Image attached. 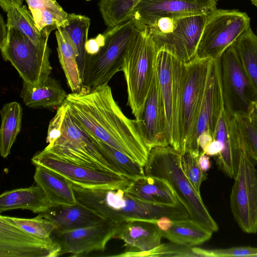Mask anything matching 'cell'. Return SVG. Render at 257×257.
<instances>
[{
	"mask_svg": "<svg viewBox=\"0 0 257 257\" xmlns=\"http://www.w3.org/2000/svg\"><path fill=\"white\" fill-rule=\"evenodd\" d=\"M155 66L164 102L169 146L179 152L184 63L168 51L160 49L157 51Z\"/></svg>",
	"mask_w": 257,
	"mask_h": 257,
	"instance_id": "obj_9",
	"label": "cell"
},
{
	"mask_svg": "<svg viewBox=\"0 0 257 257\" xmlns=\"http://www.w3.org/2000/svg\"><path fill=\"white\" fill-rule=\"evenodd\" d=\"M196 256L229 257V256H253L257 257V247L251 246H235L226 248L203 249L192 247Z\"/></svg>",
	"mask_w": 257,
	"mask_h": 257,
	"instance_id": "obj_40",
	"label": "cell"
},
{
	"mask_svg": "<svg viewBox=\"0 0 257 257\" xmlns=\"http://www.w3.org/2000/svg\"><path fill=\"white\" fill-rule=\"evenodd\" d=\"M198 164L200 168L204 172L208 171L211 166L210 157L201 151L197 158Z\"/></svg>",
	"mask_w": 257,
	"mask_h": 257,
	"instance_id": "obj_42",
	"label": "cell"
},
{
	"mask_svg": "<svg viewBox=\"0 0 257 257\" xmlns=\"http://www.w3.org/2000/svg\"><path fill=\"white\" fill-rule=\"evenodd\" d=\"M126 186L89 189L72 184L79 202L101 217L116 222L132 219L154 220L162 217L175 220L189 217L181 203L167 205L146 202L127 192Z\"/></svg>",
	"mask_w": 257,
	"mask_h": 257,
	"instance_id": "obj_2",
	"label": "cell"
},
{
	"mask_svg": "<svg viewBox=\"0 0 257 257\" xmlns=\"http://www.w3.org/2000/svg\"><path fill=\"white\" fill-rule=\"evenodd\" d=\"M85 1H87V2H88V1H92V0H85Z\"/></svg>",
	"mask_w": 257,
	"mask_h": 257,
	"instance_id": "obj_48",
	"label": "cell"
},
{
	"mask_svg": "<svg viewBox=\"0 0 257 257\" xmlns=\"http://www.w3.org/2000/svg\"><path fill=\"white\" fill-rule=\"evenodd\" d=\"M142 29L134 19L107 28L102 33L103 45L95 53L86 55L82 74V87L92 89L108 84L111 78L121 71L125 52L137 33Z\"/></svg>",
	"mask_w": 257,
	"mask_h": 257,
	"instance_id": "obj_5",
	"label": "cell"
},
{
	"mask_svg": "<svg viewBox=\"0 0 257 257\" xmlns=\"http://www.w3.org/2000/svg\"><path fill=\"white\" fill-rule=\"evenodd\" d=\"M36 165H40L62 176L72 184L89 189H99L127 186V178L117 174L99 171L70 163L55 157L44 150L31 159Z\"/></svg>",
	"mask_w": 257,
	"mask_h": 257,
	"instance_id": "obj_14",
	"label": "cell"
},
{
	"mask_svg": "<svg viewBox=\"0 0 257 257\" xmlns=\"http://www.w3.org/2000/svg\"><path fill=\"white\" fill-rule=\"evenodd\" d=\"M213 140V137L209 133L204 132L201 134L198 138L197 143L201 151Z\"/></svg>",
	"mask_w": 257,
	"mask_h": 257,
	"instance_id": "obj_43",
	"label": "cell"
},
{
	"mask_svg": "<svg viewBox=\"0 0 257 257\" xmlns=\"http://www.w3.org/2000/svg\"><path fill=\"white\" fill-rule=\"evenodd\" d=\"M55 36L59 60L68 85L72 92H78L82 87V80L77 61L76 46L70 35L61 27L57 28Z\"/></svg>",
	"mask_w": 257,
	"mask_h": 257,
	"instance_id": "obj_26",
	"label": "cell"
},
{
	"mask_svg": "<svg viewBox=\"0 0 257 257\" xmlns=\"http://www.w3.org/2000/svg\"><path fill=\"white\" fill-rule=\"evenodd\" d=\"M254 107H255L256 110L257 111V101L256 102V103L254 104Z\"/></svg>",
	"mask_w": 257,
	"mask_h": 257,
	"instance_id": "obj_47",
	"label": "cell"
},
{
	"mask_svg": "<svg viewBox=\"0 0 257 257\" xmlns=\"http://www.w3.org/2000/svg\"><path fill=\"white\" fill-rule=\"evenodd\" d=\"M56 225V232H65L94 224L103 218L77 201L74 205H52L40 213Z\"/></svg>",
	"mask_w": 257,
	"mask_h": 257,
	"instance_id": "obj_21",
	"label": "cell"
},
{
	"mask_svg": "<svg viewBox=\"0 0 257 257\" xmlns=\"http://www.w3.org/2000/svg\"><path fill=\"white\" fill-rule=\"evenodd\" d=\"M7 14V25L15 28L26 35L34 44L40 48L48 47L50 32H40L37 28L32 15L25 5L8 6L4 10Z\"/></svg>",
	"mask_w": 257,
	"mask_h": 257,
	"instance_id": "obj_30",
	"label": "cell"
},
{
	"mask_svg": "<svg viewBox=\"0 0 257 257\" xmlns=\"http://www.w3.org/2000/svg\"><path fill=\"white\" fill-rule=\"evenodd\" d=\"M224 108L222 96L219 58L211 61L206 88L200 109L196 126L188 152L197 158L201 152L197 140L204 132L214 138L217 123Z\"/></svg>",
	"mask_w": 257,
	"mask_h": 257,
	"instance_id": "obj_17",
	"label": "cell"
},
{
	"mask_svg": "<svg viewBox=\"0 0 257 257\" xmlns=\"http://www.w3.org/2000/svg\"><path fill=\"white\" fill-rule=\"evenodd\" d=\"M46 142L48 145L44 150L59 159L117 174L94 141L73 118L65 102L49 122Z\"/></svg>",
	"mask_w": 257,
	"mask_h": 257,
	"instance_id": "obj_3",
	"label": "cell"
},
{
	"mask_svg": "<svg viewBox=\"0 0 257 257\" xmlns=\"http://www.w3.org/2000/svg\"><path fill=\"white\" fill-rule=\"evenodd\" d=\"M224 106L231 116L251 110L257 101L253 88L232 44L219 57Z\"/></svg>",
	"mask_w": 257,
	"mask_h": 257,
	"instance_id": "obj_13",
	"label": "cell"
},
{
	"mask_svg": "<svg viewBox=\"0 0 257 257\" xmlns=\"http://www.w3.org/2000/svg\"><path fill=\"white\" fill-rule=\"evenodd\" d=\"M181 164L189 181L195 190L200 193L201 185L207 178L206 172L201 170L198 164L197 158L188 151L181 154Z\"/></svg>",
	"mask_w": 257,
	"mask_h": 257,
	"instance_id": "obj_39",
	"label": "cell"
},
{
	"mask_svg": "<svg viewBox=\"0 0 257 257\" xmlns=\"http://www.w3.org/2000/svg\"><path fill=\"white\" fill-rule=\"evenodd\" d=\"M195 57L184 63L181 97L179 153L189 151L202 104L211 61Z\"/></svg>",
	"mask_w": 257,
	"mask_h": 257,
	"instance_id": "obj_11",
	"label": "cell"
},
{
	"mask_svg": "<svg viewBox=\"0 0 257 257\" xmlns=\"http://www.w3.org/2000/svg\"><path fill=\"white\" fill-rule=\"evenodd\" d=\"M232 117L224 108L217 123L214 140L220 142L223 146L221 153L215 157L218 168L228 177L234 179L238 171L240 159L233 153L230 137Z\"/></svg>",
	"mask_w": 257,
	"mask_h": 257,
	"instance_id": "obj_29",
	"label": "cell"
},
{
	"mask_svg": "<svg viewBox=\"0 0 257 257\" xmlns=\"http://www.w3.org/2000/svg\"><path fill=\"white\" fill-rule=\"evenodd\" d=\"M125 191L133 196L150 203L174 205L181 203L166 180L145 175L130 180Z\"/></svg>",
	"mask_w": 257,
	"mask_h": 257,
	"instance_id": "obj_22",
	"label": "cell"
},
{
	"mask_svg": "<svg viewBox=\"0 0 257 257\" xmlns=\"http://www.w3.org/2000/svg\"><path fill=\"white\" fill-rule=\"evenodd\" d=\"M85 132L101 151L118 174L122 175L130 180L145 175L144 167L138 162L87 131H85Z\"/></svg>",
	"mask_w": 257,
	"mask_h": 257,
	"instance_id": "obj_33",
	"label": "cell"
},
{
	"mask_svg": "<svg viewBox=\"0 0 257 257\" xmlns=\"http://www.w3.org/2000/svg\"><path fill=\"white\" fill-rule=\"evenodd\" d=\"M223 146L221 143L218 141L214 140L202 151L205 154L209 156H217L222 151Z\"/></svg>",
	"mask_w": 257,
	"mask_h": 257,
	"instance_id": "obj_41",
	"label": "cell"
},
{
	"mask_svg": "<svg viewBox=\"0 0 257 257\" xmlns=\"http://www.w3.org/2000/svg\"><path fill=\"white\" fill-rule=\"evenodd\" d=\"M213 233L189 217L173 220L171 227L162 231L163 237L169 241L190 247L208 241Z\"/></svg>",
	"mask_w": 257,
	"mask_h": 257,
	"instance_id": "obj_28",
	"label": "cell"
},
{
	"mask_svg": "<svg viewBox=\"0 0 257 257\" xmlns=\"http://www.w3.org/2000/svg\"><path fill=\"white\" fill-rule=\"evenodd\" d=\"M157 220V219H156ZM132 219L120 223L114 238L122 240L125 251L151 250L161 244L162 231L156 220Z\"/></svg>",
	"mask_w": 257,
	"mask_h": 257,
	"instance_id": "obj_20",
	"label": "cell"
},
{
	"mask_svg": "<svg viewBox=\"0 0 257 257\" xmlns=\"http://www.w3.org/2000/svg\"><path fill=\"white\" fill-rule=\"evenodd\" d=\"M8 28L7 38L0 41L3 59L11 63L23 82L33 86L43 84L52 70L51 49L40 48L18 29Z\"/></svg>",
	"mask_w": 257,
	"mask_h": 257,
	"instance_id": "obj_8",
	"label": "cell"
},
{
	"mask_svg": "<svg viewBox=\"0 0 257 257\" xmlns=\"http://www.w3.org/2000/svg\"><path fill=\"white\" fill-rule=\"evenodd\" d=\"M157 51L144 28L137 33L124 57L121 71L127 85V105L136 118L141 113L151 87Z\"/></svg>",
	"mask_w": 257,
	"mask_h": 257,
	"instance_id": "obj_6",
	"label": "cell"
},
{
	"mask_svg": "<svg viewBox=\"0 0 257 257\" xmlns=\"http://www.w3.org/2000/svg\"><path fill=\"white\" fill-rule=\"evenodd\" d=\"M120 223L103 218L97 223L65 232H56L52 237L60 246V256L69 253L84 256L93 251H104L114 238Z\"/></svg>",
	"mask_w": 257,
	"mask_h": 257,
	"instance_id": "obj_15",
	"label": "cell"
},
{
	"mask_svg": "<svg viewBox=\"0 0 257 257\" xmlns=\"http://www.w3.org/2000/svg\"><path fill=\"white\" fill-rule=\"evenodd\" d=\"M60 248L52 237L30 234L0 215V257H56Z\"/></svg>",
	"mask_w": 257,
	"mask_h": 257,
	"instance_id": "obj_16",
	"label": "cell"
},
{
	"mask_svg": "<svg viewBox=\"0 0 257 257\" xmlns=\"http://www.w3.org/2000/svg\"><path fill=\"white\" fill-rule=\"evenodd\" d=\"M243 68L257 93V35L249 27L232 44Z\"/></svg>",
	"mask_w": 257,
	"mask_h": 257,
	"instance_id": "obj_32",
	"label": "cell"
},
{
	"mask_svg": "<svg viewBox=\"0 0 257 257\" xmlns=\"http://www.w3.org/2000/svg\"><path fill=\"white\" fill-rule=\"evenodd\" d=\"M135 123L149 150L169 146L165 108L156 71L142 111Z\"/></svg>",
	"mask_w": 257,
	"mask_h": 257,
	"instance_id": "obj_18",
	"label": "cell"
},
{
	"mask_svg": "<svg viewBox=\"0 0 257 257\" xmlns=\"http://www.w3.org/2000/svg\"><path fill=\"white\" fill-rule=\"evenodd\" d=\"M27 3L40 32H51L67 23L68 13L56 0H23Z\"/></svg>",
	"mask_w": 257,
	"mask_h": 257,
	"instance_id": "obj_27",
	"label": "cell"
},
{
	"mask_svg": "<svg viewBox=\"0 0 257 257\" xmlns=\"http://www.w3.org/2000/svg\"><path fill=\"white\" fill-rule=\"evenodd\" d=\"M68 110L85 131L121 151L144 167L149 150L140 137L135 119L123 113L108 84L67 95Z\"/></svg>",
	"mask_w": 257,
	"mask_h": 257,
	"instance_id": "obj_1",
	"label": "cell"
},
{
	"mask_svg": "<svg viewBox=\"0 0 257 257\" xmlns=\"http://www.w3.org/2000/svg\"><path fill=\"white\" fill-rule=\"evenodd\" d=\"M111 256L117 257L196 256L192 250V247L178 244L171 241L160 244L148 251L140 252L124 251L120 254Z\"/></svg>",
	"mask_w": 257,
	"mask_h": 257,
	"instance_id": "obj_38",
	"label": "cell"
},
{
	"mask_svg": "<svg viewBox=\"0 0 257 257\" xmlns=\"http://www.w3.org/2000/svg\"><path fill=\"white\" fill-rule=\"evenodd\" d=\"M23 0H0V6L4 11L7 7L15 5L22 6Z\"/></svg>",
	"mask_w": 257,
	"mask_h": 257,
	"instance_id": "obj_45",
	"label": "cell"
},
{
	"mask_svg": "<svg viewBox=\"0 0 257 257\" xmlns=\"http://www.w3.org/2000/svg\"><path fill=\"white\" fill-rule=\"evenodd\" d=\"M34 179L52 205H74L77 203L72 183L59 174L36 165Z\"/></svg>",
	"mask_w": 257,
	"mask_h": 257,
	"instance_id": "obj_23",
	"label": "cell"
},
{
	"mask_svg": "<svg viewBox=\"0 0 257 257\" xmlns=\"http://www.w3.org/2000/svg\"><path fill=\"white\" fill-rule=\"evenodd\" d=\"M172 219L168 217H162L156 220V223L159 228L164 231L168 230L171 226Z\"/></svg>",
	"mask_w": 257,
	"mask_h": 257,
	"instance_id": "obj_44",
	"label": "cell"
},
{
	"mask_svg": "<svg viewBox=\"0 0 257 257\" xmlns=\"http://www.w3.org/2000/svg\"><path fill=\"white\" fill-rule=\"evenodd\" d=\"M52 206L42 189L37 184L13 189L0 195V213L14 209H26L41 213Z\"/></svg>",
	"mask_w": 257,
	"mask_h": 257,
	"instance_id": "obj_25",
	"label": "cell"
},
{
	"mask_svg": "<svg viewBox=\"0 0 257 257\" xmlns=\"http://www.w3.org/2000/svg\"><path fill=\"white\" fill-rule=\"evenodd\" d=\"M251 3L257 8V0H250Z\"/></svg>",
	"mask_w": 257,
	"mask_h": 257,
	"instance_id": "obj_46",
	"label": "cell"
},
{
	"mask_svg": "<svg viewBox=\"0 0 257 257\" xmlns=\"http://www.w3.org/2000/svg\"><path fill=\"white\" fill-rule=\"evenodd\" d=\"M242 140L239 167L230 195V205L234 218L241 229L247 233H255L257 170Z\"/></svg>",
	"mask_w": 257,
	"mask_h": 257,
	"instance_id": "obj_12",
	"label": "cell"
},
{
	"mask_svg": "<svg viewBox=\"0 0 257 257\" xmlns=\"http://www.w3.org/2000/svg\"><path fill=\"white\" fill-rule=\"evenodd\" d=\"M218 0H140L133 19L145 28L165 17L208 14L216 9Z\"/></svg>",
	"mask_w": 257,
	"mask_h": 257,
	"instance_id": "obj_19",
	"label": "cell"
},
{
	"mask_svg": "<svg viewBox=\"0 0 257 257\" xmlns=\"http://www.w3.org/2000/svg\"><path fill=\"white\" fill-rule=\"evenodd\" d=\"M90 25V19L86 16L75 13L68 14L67 23L62 28L70 35L76 46L78 53V64L81 77L85 59L86 44Z\"/></svg>",
	"mask_w": 257,
	"mask_h": 257,
	"instance_id": "obj_35",
	"label": "cell"
},
{
	"mask_svg": "<svg viewBox=\"0 0 257 257\" xmlns=\"http://www.w3.org/2000/svg\"><path fill=\"white\" fill-rule=\"evenodd\" d=\"M181 154L171 146L149 150L144 166L147 175L164 179L172 186L189 217L204 228L216 232L217 223L212 217L199 193L185 175L181 164Z\"/></svg>",
	"mask_w": 257,
	"mask_h": 257,
	"instance_id": "obj_4",
	"label": "cell"
},
{
	"mask_svg": "<svg viewBox=\"0 0 257 257\" xmlns=\"http://www.w3.org/2000/svg\"><path fill=\"white\" fill-rule=\"evenodd\" d=\"M1 216L22 230L40 238L51 237L56 229V225L53 222L40 214L32 218H19L2 215Z\"/></svg>",
	"mask_w": 257,
	"mask_h": 257,
	"instance_id": "obj_37",
	"label": "cell"
},
{
	"mask_svg": "<svg viewBox=\"0 0 257 257\" xmlns=\"http://www.w3.org/2000/svg\"><path fill=\"white\" fill-rule=\"evenodd\" d=\"M140 0H100L98 7L107 28L121 24L134 16V8Z\"/></svg>",
	"mask_w": 257,
	"mask_h": 257,
	"instance_id": "obj_34",
	"label": "cell"
},
{
	"mask_svg": "<svg viewBox=\"0 0 257 257\" xmlns=\"http://www.w3.org/2000/svg\"><path fill=\"white\" fill-rule=\"evenodd\" d=\"M208 14L162 17L145 28L157 51L166 50L187 63L195 57Z\"/></svg>",
	"mask_w": 257,
	"mask_h": 257,
	"instance_id": "obj_7",
	"label": "cell"
},
{
	"mask_svg": "<svg viewBox=\"0 0 257 257\" xmlns=\"http://www.w3.org/2000/svg\"><path fill=\"white\" fill-rule=\"evenodd\" d=\"M233 117L249 156L257 163V111L255 107L247 112L235 114Z\"/></svg>",
	"mask_w": 257,
	"mask_h": 257,
	"instance_id": "obj_36",
	"label": "cell"
},
{
	"mask_svg": "<svg viewBox=\"0 0 257 257\" xmlns=\"http://www.w3.org/2000/svg\"><path fill=\"white\" fill-rule=\"evenodd\" d=\"M67 94L60 82L49 77L43 84L33 86L23 82L20 97L24 103L31 108H50L61 106Z\"/></svg>",
	"mask_w": 257,
	"mask_h": 257,
	"instance_id": "obj_24",
	"label": "cell"
},
{
	"mask_svg": "<svg viewBox=\"0 0 257 257\" xmlns=\"http://www.w3.org/2000/svg\"><path fill=\"white\" fill-rule=\"evenodd\" d=\"M0 154L7 158L21 128L23 109L17 101L5 103L0 110Z\"/></svg>",
	"mask_w": 257,
	"mask_h": 257,
	"instance_id": "obj_31",
	"label": "cell"
},
{
	"mask_svg": "<svg viewBox=\"0 0 257 257\" xmlns=\"http://www.w3.org/2000/svg\"><path fill=\"white\" fill-rule=\"evenodd\" d=\"M250 27L246 13L236 10L217 9L208 14L195 57L214 60Z\"/></svg>",
	"mask_w": 257,
	"mask_h": 257,
	"instance_id": "obj_10",
	"label": "cell"
}]
</instances>
